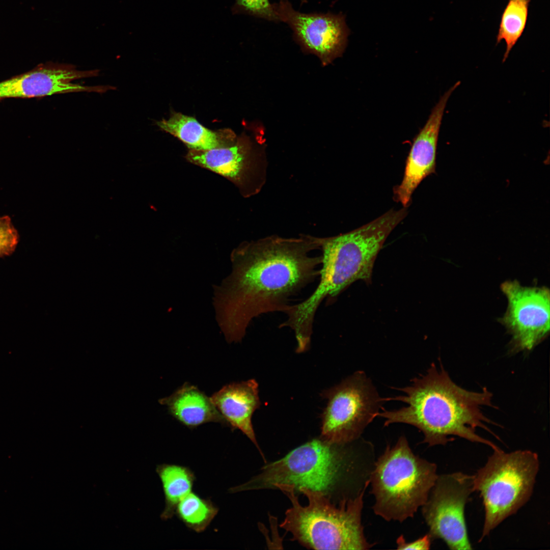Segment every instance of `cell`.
<instances>
[{
	"label": "cell",
	"mask_w": 550,
	"mask_h": 550,
	"mask_svg": "<svg viewBox=\"0 0 550 550\" xmlns=\"http://www.w3.org/2000/svg\"><path fill=\"white\" fill-rule=\"evenodd\" d=\"M317 237L269 236L245 242L232 252V271L214 286L213 305L227 342H241L253 320L285 313L290 299L319 277Z\"/></svg>",
	"instance_id": "6da1fadb"
},
{
	"label": "cell",
	"mask_w": 550,
	"mask_h": 550,
	"mask_svg": "<svg viewBox=\"0 0 550 550\" xmlns=\"http://www.w3.org/2000/svg\"><path fill=\"white\" fill-rule=\"evenodd\" d=\"M396 389L403 395L384 398L385 401H399L405 405L391 410L382 408L377 417L384 420V426H413L423 433V442L430 446L445 445L454 439L451 436H456L493 450L499 448L476 433L479 427L494 434L485 425L491 421L481 410L484 406L493 407L492 394L485 387L479 392L464 389L453 382L442 365L437 368L432 363L425 374L411 379L409 385Z\"/></svg>",
	"instance_id": "7a4b0ae2"
},
{
	"label": "cell",
	"mask_w": 550,
	"mask_h": 550,
	"mask_svg": "<svg viewBox=\"0 0 550 550\" xmlns=\"http://www.w3.org/2000/svg\"><path fill=\"white\" fill-rule=\"evenodd\" d=\"M407 214V208L391 209L348 233L318 238L321 252L319 283L308 297L291 305L286 313L287 324L297 333L311 334L316 312L324 299L336 297L358 280L370 282L378 254Z\"/></svg>",
	"instance_id": "3957f363"
},
{
	"label": "cell",
	"mask_w": 550,
	"mask_h": 550,
	"mask_svg": "<svg viewBox=\"0 0 550 550\" xmlns=\"http://www.w3.org/2000/svg\"><path fill=\"white\" fill-rule=\"evenodd\" d=\"M366 482L353 499H343L339 505L333 504L327 494L301 487L308 504L302 506L293 486L278 485L290 499L292 506L286 510L280 527L292 535V540L315 549H366L370 547L364 535L361 513Z\"/></svg>",
	"instance_id": "277c9868"
},
{
	"label": "cell",
	"mask_w": 550,
	"mask_h": 550,
	"mask_svg": "<svg viewBox=\"0 0 550 550\" xmlns=\"http://www.w3.org/2000/svg\"><path fill=\"white\" fill-rule=\"evenodd\" d=\"M435 464L416 456L404 436L388 446L378 458L370 482L375 513L402 521L427 502L438 475Z\"/></svg>",
	"instance_id": "5b68a950"
},
{
	"label": "cell",
	"mask_w": 550,
	"mask_h": 550,
	"mask_svg": "<svg viewBox=\"0 0 550 550\" xmlns=\"http://www.w3.org/2000/svg\"><path fill=\"white\" fill-rule=\"evenodd\" d=\"M539 469L538 456L530 450H493L473 475L474 491L480 493L484 508L480 541L529 500Z\"/></svg>",
	"instance_id": "8992f818"
},
{
	"label": "cell",
	"mask_w": 550,
	"mask_h": 550,
	"mask_svg": "<svg viewBox=\"0 0 550 550\" xmlns=\"http://www.w3.org/2000/svg\"><path fill=\"white\" fill-rule=\"evenodd\" d=\"M344 445L329 444L320 438L307 442L283 458L263 466L249 481L229 489L231 493L276 489L292 485L295 492L301 487L327 494L339 480L345 466Z\"/></svg>",
	"instance_id": "52a82bcc"
},
{
	"label": "cell",
	"mask_w": 550,
	"mask_h": 550,
	"mask_svg": "<svg viewBox=\"0 0 550 550\" xmlns=\"http://www.w3.org/2000/svg\"><path fill=\"white\" fill-rule=\"evenodd\" d=\"M322 396L327 402L322 416L320 438L338 445L358 439L386 401L363 371H356Z\"/></svg>",
	"instance_id": "ba28073f"
},
{
	"label": "cell",
	"mask_w": 550,
	"mask_h": 550,
	"mask_svg": "<svg viewBox=\"0 0 550 550\" xmlns=\"http://www.w3.org/2000/svg\"><path fill=\"white\" fill-rule=\"evenodd\" d=\"M475 491L474 477L461 472L438 476L423 513L431 537L440 538L451 549H472L465 519V506Z\"/></svg>",
	"instance_id": "9c48e42d"
},
{
	"label": "cell",
	"mask_w": 550,
	"mask_h": 550,
	"mask_svg": "<svg viewBox=\"0 0 550 550\" xmlns=\"http://www.w3.org/2000/svg\"><path fill=\"white\" fill-rule=\"evenodd\" d=\"M500 287L508 305L498 320L511 336V351H530L549 335V289L524 286L516 280L505 281Z\"/></svg>",
	"instance_id": "30bf717a"
},
{
	"label": "cell",
	"mask_w": 550,
	"mask_h": 550,
	"mask_svg": "<svg viewBox=\"0 0 550 550\" xmlns=\"http://www.w3.org/2000/svg\"><path fill=\"white\" fill-rule=\"evenodd\" d=\"M280 22L286 23L293 38L305 50L327 64L343 52L350 34L342 13H302L288 1L274 3Z\"/></svg>",
	"instance_id": "8fae6325"
},
{
	"label": "cell",
	"mask_w": 550,
	"mask_h": 550,
	"mask_svg": "<svg viewBox=\"0 0 550 550\" xmlns=\"http://www.w3.org/2000/svg\"><path fill=\"white\" fill-rule=\"evenodd\" d=\"M98 70L80 71L69 64L42 65L28 73L0 82V98H31L71 92L102 93L115 89L111 86H87L72 81L97 76Z\"/></svg>",
	"instance_id": "7c38bea8"
},
{
	"label": "cell",
	"mask_w": 550,
	"mask_h": 550,
	"mask_svg": "<svg viewBox=\"0 0 550 550\" xmlns=\"http://www.w3.org/2000/svg\"><path fill=\"white\" fill-rule=\"evenodd\" d=\"M456 82L441 97L425 124L414 139L406 159L403 178L393 189L394 199L404 208L421 181L435 172L438 133L445 109L451 95L459 86Z\"/></svg>",
	"instance_id": "4fadbf2b"
},
{
	"label": "cell",
	"mask_w": 550,
	"mask_h": 550,
	"mask_svg": "<svg viewBox=\"0 0 550 550\" xmlns=\"http://www.w3.org/2000/svg\"><path fill=\"white\" fill-rule=\"evenodd\" d=\"M258 384L253 379L232 382L214 393L210 399L232 429H239L256 446L264 459L256 438L252 418L260 406Z\"/></svg>",
	"instance_id": "5bb4252c"
},
{
	"label": "cell",
	"mask_w": 550,
	"mask_h": 550,
	"mask_svg": "<svg viewBox=\"0 0 550 550\" xmlns=\"http://www.w3.org/2000/svg\"><path fill=\"white\" fill-rule=\"evenodd\" d=\"M251 152L250 143L241 138L226 147L204 151L190 150L186 158L191 163L223 176L241 186L254 173L255 163Z\"/></svg>",
	"instance_id": "9a60e30c"
},
{
	"label": "cell",
	"mask_w": 550,
	"mask_h": 550,
	"mask_svg": "<svg viewBox=\"0 0 550 550\" xmlns=\"http://www.w3.org/2000/svg\"><path fill=\"white\" fill-rule=\"evenodd\" d=\"M169 414L190 429L209 422L227 426V422L212 403L210 397L196 386L185 382L169 396L159 400Z\"/></svg>",
	"instance_id": "2e32d148"
},
{
	"label": "cell",
	"mask_w": 550,
	"mask_h": 550,
	"mask_svg": "<svg viewBox=\"0 0 550 550\" xmlns=\"http://www.w3.org/2000/svg\"><path fill=\"white\" fill-rule=\"evenodd\" d=\"M164 131L174 135L184 143L191 150L204 151L231 145L223 134L212 131L193 117L181 113L173 114L168 120L157 123Z\"/></svg>",
	"instance_id": "e0dca14e"
},
{
	"label": "cell",
	"mask_w": 550,
	"mask_h": 550,
	"mask_svg": "<svg viewBox=\"0 0 550 550\" xmlns=\"http://www.w3.org/2000/svg\"><path fill=\"white\" fill-rule=\"evenodd\" d=\"M156 472L161 482L165 498L161 518L166 520L173 517L178 503L192 491L196 477L188 468L176 464L158 465Z\"/></svg>",
	"instance_id": "ac0fdd59"
},
{
	"label": "cell",
	"mask_w": 550,
	"mask_h": 550,
	"mask_svg": "<svg viewBox=\"0 0 550 550\" xmlns=\"http://www.w3.org/2000/svg\"><path fill=\"white\" fill-rule=\"evenodd\" d=\"M218 511V508L210 500L191 491L178 503L175 514L188 528L201 533L207 529Z\"/></svg>",
	"instance_id": "d6986e66"
},
{
	"label": "cell",
	"mask_w": 550,
	"mask_h": 550,
	"mask_svg": "<svg viewBox=\"0 0 550 550\" xmlns=\"http://www.w3.org/2000/svg\"><path fill=\"white\" fill-rule=\"evenodd\" d=\"M531 0H509L503 13L497 43L504 40L506 44L503 62L521 36L527 22Z\"/></svg>",
	"instance_id": "ffe728a7"
},
{
	"label": "cell",
	"mask_w": 550,
	"mask_h": 550,
	"mask_svg": "<svg viewBox=\"0 0 550 550\" xmlns=\"http://www.w3.org/2000/svg\"><path fill=\"white\" fill-rule=\"evenodd\" d=\"M232 12L249 15L275 23L280 22L274 3H271L269 0H235Z\"/></svg>",
	"instance_id": "44dd1931"
},
{
	"label": "cell",
	"mask_w": 550,
	"mask_h": 550,
	"mask_svg": "<svg viewBox=\"0 0 550 550\" xmlns=\"http://www.w3.org/2000/svg\"><path fill=\"white\" fill-rule=\"evenodd\" d=\"M19 236L8 216L0 217V257L9 255L15 250Z\"/></svg>",
	"instance_id": "7402d4cb"
},
{
	"label": "cell",
	"mask_w": 550,
	"mask_h": 550,
	"mask_svg": "<svg viewBox=\"0 0 550 550\" xmlns=\"http://www.w3.org/2000/svg\"><path fill=\"white\" fill-rule=\"evenodd\" d=\"M431 537L430 534L426 535L423 537L415 541L407 543L403 536H401L397 540L398 549L418 550L428 549L430 546Z\"/></svg>",
	"instance_id": "603a6c76"
},
{
	"label": "cell",
	"mask_w": 550,
	"mask_h": 550,
	"mask_svg": "<svg viewBox=\"0 0 550 550\" xmlns=\"http://www.w3.org/2000/svg\"><path fill=\"white\" fill-rule=\"evenodd\" d=\"M288 1V0H279L280 2H286V1ZM300 1L301 5L308 3V0H300Z\"/></svg>",
	"instance_id": "cb8c5ba5"
}]
</instances>
